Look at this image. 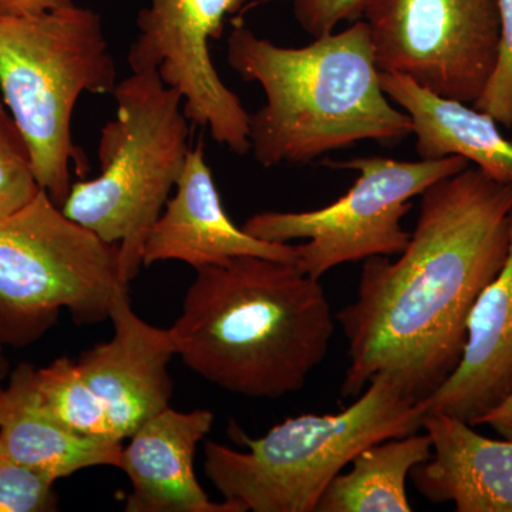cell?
<instances>
[{"mask_svg": "<svg viewBox=\"0 0 512 512\" xmlns=\"http://www.w3.org/2000/svg\"><path fill=\"white\" fill-rule=\"evenodd\" d=\"M248 0H150L137 16V35L128 49L131 72L154 70L184 99L192 126L210 130L212 140L245 156L249 113L221 79L210 55L225 20Z\"/></svg>", "mask_w": 512, "mask_h": 512, "instance_id": "10", "label": "cell"}, {"mask_svg": "<svg viewBox=\"0 0 512 512\" xmlns=\"http://www.w3.org/2000/svg\"><path fill=\"white\" fill-rule=\"evenodd\" d=\"M114 335L76 360L84 382L109 417L114 440L130 439L138 427L170 406L175 356L170 330L156 328L131 308L127 288L111 306Z\"/></svg>", "mask_w": 512, "mask_h": 512, "instance_id": "11", "label": "cell"}, {"mask_svg": "<svg viewBox=\"0 0 512 512\" xmlns=\"http://www.w3.org/2000/svg\"><path fill=\"white\" fill-rule=\"evenodd\" d=\"M369 0H292L293 16L299 26L312 37L335 32L342 22L363 18Z\"/></svg>", "mask_w": 512, "mask_h": 512, "instance_id": "23", "label": "cell"}, {"mask_svg": "<svg viewBox=\"0 0 512 512\" xmlns=\"http://www.w3.org/2000/svg\"><path fill=\"white\" fill-rule=\"evenodd\" d=\"M40 190L28 141L0 103V220L25 207Z\"/></svg>", "mask_w": 512, "mask_h": 512, "instance_id": "20", "label": "cell"}, {"mask_svg": "<svg viewBox=\"0 0 512 512\" xmlns=\"http://www.w3.org/2000/svg\"><path fill=\"white\" fill-rule=\"evenodd\" d=\"M386 96L409 114L421 160L463 157L488 177L512 184V138L476 107L444 99L400 74L380 73Z\"/></svg>", "mask_w": 512, "mask_h": 512, "instance_id": "17", "label": "cell"}, {"mask_svg": "<svg viewBox=\"0 0 512 512\" xmlns=\"http://www.w3.org/2000/svg\"><path fill=\"white\" fill-rule=\"evenodd\" d=\"M237 256L295 262L293 245L252 237L222 207L220 192L201 144L191 148L173 197L148 234L143 266L180 261L197 269L227 264Z\"/></svg>", "mask_w": 512, "mask_h": 512, "instance_id": "12", "label": "cell"}, {"mask_svg": "<svg viewBox=\"0 0 512 512\" xmlns=\"http://www.w3.org/2000/svg\"><path fill=\"white\" fill-rule=\"evenodd\" d=\"M426 407L387 373L338 414H301L249 439L247 450L207 441L205 474L224 500L242 512H315L333 478L353 458L382 441L423 427Z\"/></svg>", "mask_w": 512, "mask_h": 512, "instance_id": "4", "label": "cell"}, {"mask_svg": "<svg viewBox=\"0 0 512 512\" xmlns=\"http://www.w3.org/2000/svg\"><path fill=\"white\" fill-rule=\"evenodd\" d=\"M362 19L380 73L471 106L483 93L497 62L498 0H369Z\"/></svg>", "mask_w": 512, "mask_h": 512, "instance_id": "9", "label": "cell"}, {"mask_svg": "<svg viewBox=\"0 0 512 512\" xmlns=\"http://www.w3.org/2000/svg\"><path fill=\"white\" fill-rule=\"evenodd\" d=\"M227 62L264 90L265 106L249 114V143L262 167L309 164L362 141L413 136L409 114L384 93L363 19L303 47L275 45L235 22Z\"/></svg>", "mask_w": 512, "mask_h": 512, "instance_id": "3", "label": "cell"}, {"mask_svg": "<svg viewBox=\"0 0 512 512\" xmlns=\"http://www.w3.org/2000/svg\"><path fill=\"white\" fill-rule=\"evenodd\" d=\"M111 94L117 114L101 128L100 173L72 184L62 210L119 245L121 278L128 285L143 266L148 234L183 174L191 121L183 96L154 70L131 72Z\"/></svg>", "mask_w": 512, "mask_h": 512, "instance_id": "6", "label": "cell"}, {"mask_svg": "<svg viewBox=\"0 0 512 512\" xmlns=\"http://www.w3.org/2000/svg\"><path fill=\"white\" fill-rule=\"evenodd\" d=\"M477 426L491 427L503 439L512 440V393L493 412L485 414L483 419L476 423Z\"/></svg>", "mask_w": 512, "mask_h": 512, "instance_id": "25", "label": "cell"}, {"mask_svg": "<svg viewBox=\"0 0 512 512\" xmlns=\"http://www.w3.org/2000/svg\"><path fill=\"white\" fill-rule=\"evenodd\" d=\"M210 410H161L144 421L123 447L120 468L130 478L127 512H242L211 501L194 470L198 443L210 433Z\"/></svg>", "mask_w": 512, "mask_h": 512, "instance_id": "13", "label": "cell"}, {"mask_svg": "<svg viewBox=\"0 0 512 512\" xmlns=\"http://www.w3.org/2000/svg\"><path fill=\"white\" fill-rule=\"evenodd\" d=\"M36 383L46 409L67 429L83 436L114 440L106 410L84 382L76 360L60 357L49 366L36 369Z\"/></svg>", "mask_w": 512, "mask_h": 512, "instance_id": "19", "label": "cell"}, {"mask_svg": "<svg viewBox=\"0 0 512 512\" xmlns=\"http://www.w3.org/2000/svg\"><path fill=\"white\" fill-rule=\"evenodd\" d=\"M170 330L175 356L229 393L301 392L328 356L336 318L325 289L295 262L237 256L204 266Z\"/></svg>", "mask_w": 512, "mask_h": 512, "instance_id": "2", "label": "cell"}, {"mask_svg": "<svg viewBox=\"0 0 512 512\" xmlns=\"http://www.w3.org/2000/svg\"><path fill=\"white\" fill-rule=\"evenodd\" d=\"M512 184L476 165L420 195L409 244L365 259L355 301L335 313L348 340L342 399H356L387 373L417 402L460 365L471 311L510 248Z\"/></svg>", "mask_w": 512, "mask_h": 512, "instance_id": "1", "label": "cell"}, {"mask_svg": "<svg viewBox=\"0 0 512 512\" xmlns=\"http://www.w3.org/2000/svg\"><path fill=\"white\" fill-rule=\"evenodd\" d=\"M423 429L433 453L410 477L426 500L457 512H512V440L488 439L443 413L426 414Z\"/></svg>", "mask_w": 512, "mask_h": 512, "instance_id": "15", "label": "cell"}, {"mask_svg": "<svg viewBox=\"0 0 512 512\" xmlns=\"http://www.w3.org/2000/svg\"><path fill=\"white\" fill-rule=\"evenodd\" d=\"M73 3L74 0H0V15H36Z\"/></svg>", "mask_w": 512, "mask_h": 512, "instance_id": "24", "label": "cell"}, {"mask_svg": "<svg viewBox=\"0 0 512 512\" xmlns=\"http://www.w3.org/2000/svg\"><path fill=\"white\" fill-rule=\"evenodd\" d=\"M116 60L103 19L76 3L36 15H0V92L28 141L37 183L62 208L70 164L86 167L72 120L84 93L111 94Z\"/></svg>", "mask_w": 512, "mask_h": 512, "instance_id": "5", "label": "cell"}, {"mask_svg": "<svg viewBox=\"0 0 512 512\" xmlns=\"http://www.w3.org/2000/svg\"><path fill=\"white\" fill-rule=\"evenodd\" d=\"M120 247L64 214L45 190L0 220V342L25 348L67 309L77 325L110 318Z\"/></svg>", "mask_w": 512, "mask_h": 512, "instance_id": "7", "label": "cell"}, {"mask_svg": "<svg viewBox=\"0 0 512 512\" xmlns=\"http://www.w3.org/2000/svg\"><path fill=\"white\" fill-rule=\"evenodd\" d=\"M512 393V211L503 268L471 311L460 365L424 400L426 414L443 413L476 427Z\"/></svg>", "mask_w": 512, "mask_h": 512, "instance_id": "14", "label": "cell"}, {"mask_svg": "<svg viewBox=\"0 0 512 512\" xmlns=\"http://www.w3.org/2000/svg\"><path fill=\"white\" fill-rule=\"evenodd\" d=\"M329 165L359 173L338 201L312 211L258 212L242 227L252 237L269 242L306 239L295 247L296 265L318 281L336 266L403 252L412 232L403 228L402 221L413 208V198L470 163L457 156L419 161L359 157Z\"/></svg>", "mask_w": 512, "mask_h": 512, "instance_id": "8", "label": "cell"}, {"mask_svg": "<svg viewBox=\"0 0 512 512\" xmlns=\"http://www.w3.org/2000/svg\"><path fill=\"white\" fill-rule=\"evenodd\" d=\"M3 343L0 342V380L3 379L9 372V363L6 360L5 353H3Z\"/></svg>", "mask_w": 512, "mask_h": 512, "instance_id": "26", "label": "cell"}, {"mask_svg": "<svg viewBox=\"0 0 512 512\" xmlns=\"http://www.w3.org/2000/svg\"><path fill=\"white\" fill-rule=\"evenodd\" d=\"M429 434L414 433L373 444L353 458L322 494L316 512H410L406 483L414 467L430 460Z\"/></svg>", "mask_w": 512, "mask_h": 512, "instance_id": "18", "label": "cell"}, {"mask_svg": "<svg viewBox=\"0 0 512 512\" xmlns=\"http://www.w3.org/2000/svg\"><path fill=\"white\" fill-rule=\"evenodd\" d=\"M500 42L497 62L473 107L493 117L497 124L512 127V0H498Z\"/></svg>", "mask_w": 512, "mask_h": 512, "instance_id": "22", "label": "cell"}, {"mask_svg": "<svg viewBox=\"0 0 512 512\" xmlns=\"http://www.w3.org/2000/svg\"><path fill=\"white\" fill-rule=\"evenodd\" d=\"M121 441L96 439L67 429L46 409L36 369L20 365L0 389V454L50 480L90 467L120 468Z\"/></svg>", "mask_w": 512, "mask_h": 512, "instance_id": "16", "label": "cell"}, {"mask_svg": "<svg viewBox=\"0 0 512 512\" xmlns=\"http://www.w3.org/2000/svg\"><path fill=\"white\" fill-rule=\"evenodd\" d=\"M55 483L0 454V512L57 510Z\"/></svg>", "mask_w": 512, "mask_h": 512, "instance_id": "21", "label": "cell"}]
</instances>
